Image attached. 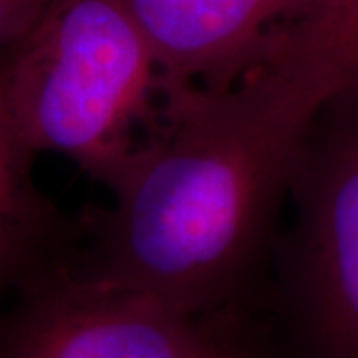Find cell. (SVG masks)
<instances>
[{"instance_id":"obj_1","label":"cell","mask_w":358,"mask_h":358,"mask_svg":"<svg viewBox=\"0 0 358 358\" xmlns=\"http://www.w3.org/2000/svg\"><path fill=\"white\" fill-rule=\"evenodd\" d=\"M315 117L265 68L223 92H167L110 203L80 215L76 267L195 317L251 310Z\"/></svg>"},{"instance_id":"obj_2","label":"cell","mask_w":358,"mask_h":358,"mask_svg":"<svg viewBox=\"0 0 358 358\" xmlns=\"http://www.w3.org/2000/svg\"><path fill=\"white\" fill-rule=\"evenodd\" d=\"M4 60L28 145L64 155L106 189L162 122L166 76L126 0H54Z\"/></svg>"},{"instance_id":"obj_3","label":"cell","mask_w":358,"mask_h":358,"mask_svg":"<svg viewBox=\"0 0 358 358\" xmlns=\"http://www.w3.org/2000/svg\"><path fill=\"white\" fill-rule=\"evenodd\" d=\"M261 299L285 358H358V96L313 120Z\"/></svg>"},{"instance_id":"obj_4","label":"cell","mask_w":358,"mask_h":358,"mask_svg":"<svg viewBox=\"0 0 358 358\" xmlns=\"http://www.w3.org/2000/svg\"><path fill=\"white\" fill-rule=\"evenodd\" d=\"M219 317L176 310L72 261L2 310L0 358H192Z\"/></svg>"},{"instance_id":"obj_5","label":"cell","mask_w":358,"mask_h":358,"mask_svg":"<svg viewBox=\"0 0 358 358\" xmlns=\"http://www.w3.org/2000/svg\"><path fill=\"white\" fill-rule=\"evenodd\" d=\"M307 0H126L154 48L166 94L223 92L259 62L267 40Z\"/></svg>"},{"instance_id":"obj_6","label":"cell","mask_w":358,"mask_h":358,"mask_svg":"<svg viewBox=\"0 0 358 358\" xmlns=\"http://www.w3.org/2000/svg\"><path fill=\"white\" fill-rule=\"evenodd\" d=\"M36 157L10 110L0 52V315L26 287L70 265L82 247V221L40 189Z\"/></svg>"},{"instance_id":"obj_7","label":"cell","mask_w":358,"mask_h":358,"mask_svg":"<svg viewBox=\"0 0 358 358\" xmlns=\"http://www.w3.org/2000/svg\"><path fill=\"white\" fill-rule=\"evenodd\" d=\"M255 68L281 76L315 114L358 96V0H307L273 32Z\"/></svg>"},{"instance_id":"obj_8","label":"cell","mask_w":358,"mask_h":358,"mask_svg":"<svg viewBox=\"0 0 358 358\" xmlns=\"http://www.w3.org/2000/svg\"><path fill=\"white\" fill-rule=\"evenodd\" d=\"M192 358H285L268 327L251 310L221 315L203 346Z\"/></svg>"},{"instance_id":"obj_9","label":"cell","mask_w":358,"mask_h":358,"mask_svg":"<svg viewBox=\"0 0 358 358\" xmlns=\"http://www.w3.org/2000/svg\"><path fill=\"white\" fill-rule=\"evenodd\" d=\"M52 4L54 0H0V52L24 38Z\"/></svg>"}]
</instances>
